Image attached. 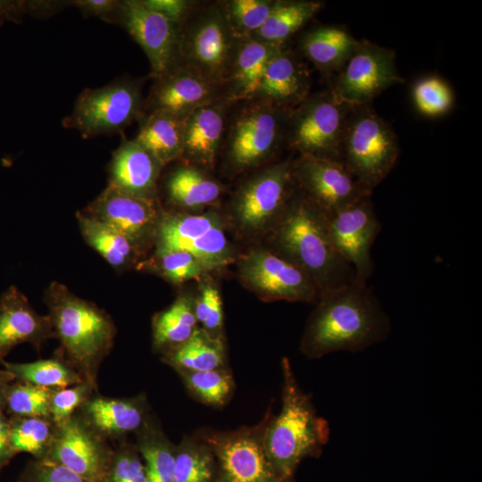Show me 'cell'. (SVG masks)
<instances>
[{
    "label": "cell",
    "instance_id": "6da1fadb",
    "mask_svg": "<svg viewBox=\"0 0 482 482\" xmlns=\"http://www.w3.org/2000/svg\"><path fill=\"white\" fill-rule=\"evenodd\" d=\"M316 303L301 345L309 357L362 351L390 333L389 318L367 283L355 281L322 293Z\"/></svg>",
    "mask_w": 482,
    "mask_h": 482
},
{
    "label": "cell",
    "instance_id": "7a4b0ae2",
    "mask_svg": "<svg viewBox=\"0 0 482 482\" xmlns=\"http://www.w3.org/2000/svg\"><path fill=\"white\" fill-rule=\"evenodd\" d=\"M328 216L295 187L271 229L273 250L307 273L320 295L357 281L332 242Z\"/></svg>",
    "mask_w": 482,
    "mask_h": 482
},
{
    "label": "cell",
    "instance_id": "3957f363",
    "mask_svg": "<svg viewBox=\"0 0 482 482\" xmlns=\"http://www.w3.org/2000/svg\"><path fill=\"white\" fill-rule=\"evenodd\" d=\"M282 370V407L278 415L264 425L263 445L278 476L291 482L304 458L320 453L328 440L329 428L299 387L287 359L283 360Z\"/></svg>",
    "mask_w": 482,
    "mask_h": 482
},
{
    "label": "cell",
    "instance_id": "277c9868",
    "mask_svg": "<svg viewBox=\"0 0 482 482\" xmlns=\"http://www.w3.org/2000/svg\"><path fill=\"white\" fill-rule=\"evenodd\" d=\"M45 300L62 351L93 385L96 368L112 345L115 327L112 319L57 281L46 288Z\"/></svg>",
    "mask_w": 482,
    "mask_h": 482
},
{
    "label": "cell",
    "instance_id": "5b68a950",
    "mask_svg": "<svg viewBox=\"0 0 482 482\" xmlns=\"http://www.w3.org/2000/svg\"><path fill=\"white\" fill-rule=\"evenodd\" d=\"M400 153L392 126L369 106H352L344 129L341 162L372 192L394 169Z\"/></svg>",
    "mask_w": 482,
    "mask_h": 482
},
{
    "label": "cell",
    "instance_id": "8992f818",
    "mask_svg": "<svg viewBox=\"0 0 482 482\" xmlns=\"http://www.w3.org/2000/svg\"><path fill=\"white\" fill-rule=\"evenodd\" d=\"M143 81L122 77L96 88H85L62 124L85 139L122 132L144 112Z\"/></svg>",
    "mask_w": 482,
    "mask_h": 482
},
{
    "label": "cell",
    "instance_id": "52a82bcc",
    "mask_svg": "<svg viewBox=\"0 0 482 482\" xmlns=\"http://www.w3.org/2000/svg\"><path fill=\"white\" fill-rule=\"evenodd\" d=\"M233 115L223 140L225 162L235 172L257 167L286 144L291 111L250 100Z\"/></svg>",
    "mask_w": 482,
    "mask_h": 482
},
{
    "label": "cell",
    "instance_id": "ba28073f",
    "mask_svg": "<svg viewBox=\"0 0 482 482\" xmlns=\"http://www.w3.org/2000/svg\"><path fill=\"white\" fill-rule=\"evenodd\" d=\"M198 5L181 25L182 64L225 87L239 38L220 2Z\"/></svg>",
    "mask_w": 482,
    "mask_h": 482
},
{
    "label": "cell",
    "instance_id": "9c48e42d",
    "mask_svg": "<svg viewBox=\"0 0 482 482\" xmlns=\"http://www.w3.org/2000/svg\"><path fill=\"white\" fill-rule=\"evenodd\" d=\"M352 106L328 91L309 95L289 113L286 145L299 154L341 162V145Z\"/></svg>",
    "mask_w": 482,
    "mask_h": 482
},
{
    "label": "cell",
    "instance_id": "30bf717a",
    "mask_svg": "<svg viewBox=\"0 0 482 482\" xmlns=\"http://www.w3.org/2000/svg\"><path fill=\"white\" fill-rule=\"evenodd\" d=\"M295 190L293 160L273 163L253 175L233 198L232 213L238 228L247 234L271 230Z\"/></svg>",
    "mask_w": 482,
    "mask_h": 482
},
{
    "label": "cell",
    "instance_id": "8fae6325",
    "mask_svg": "<svg viewBox=\"0 0 482 482\" xmlns=\"http://www.w3.org/2000/svg\"><path fill=\"white\" fill-rule=\"evenodd\" d=\"M155 252L182 251L207 270L233 261L232 250L220 217L213 213H161L154 239Z\"/></svg>",
    "mask_w": 482,
    "mask_h": 482
},
{
    "label": "cell",
    "instance_id": "7c38bea8",
    "mask_svg": "<svg viewBox=\"0 0 482 482\" xmlns=\"http://www.w3.org/2000/svg\"><path fill=\"white\" fill-rule=\"evenodd\" d=\"M242 283L265 301L317 302L320 291L297 265L274 250L253 249L238 262Z\"/></svg>",
    "mask_w": 482,
    "mask_h": 482
},
{
    "label": "cell",
    "instance_id": "4fadbf2b",
    "mask_svg": "<svg viewBox=\"0 0 482 482\" xmlns=\"http://www.w3.org/2000/svg\"><path fill=\"white\" fill-rule=\"evenodd\" d=\"M403 82L394 50L359 40L354 52L337 73L330 90L345 104L359 106L369 104L388 87Z\"/></svg>",
    "mask_w": 482,
    "mask_h": 482
},
{
    "label": "cell",
    "instance_id": "5bb4252c",
    "mask_svg": "<svg viewBox=\"0 0 482 482\" xmlns=\"http://www.w3.org/2000/svg\"><path fill=\"white\" fill-rule=\"evenodd\" d=\"M264 425L202 435L203 441L215 456L220 482H286L275 470L265 451Z\"/></svg>",
    "mask_w": 482,
    "mask_h": 482
},
{
    "label": "cell",
    "instance_id": "9a60e30c",
    "mask_svg": "<svg viewBox=\"0 0 482 482\" xmlns=\"http://www.w3.org/2000/svg\"><path fill=\"white\" fill-rule=\"evenodd\" d=\"M145 52L153 79L182 64L181 27L145 7L141 0L121 1L118 24Z\"/></svg>",
    "mask_w": 482,
    "mask_h": 482
},
{
    "label": "cell",
    "instance_id": "2e32d148",
    "mask_svg": "<svg viewBox=\"0 0 482 482\" xmlns=\"http://www.w3.org/2000/svg\"><path fill=\"white\" fill-rule=\"evenodd\" d=\"M328 227L337 251L353 269L357 281L367 283L374 271L371 249L381 229L371 195L329 215Z\"/></svg>",
    "mask_w": 482,
    "mask_h": 482
},
{
    "label": "cell",
    "instance_id": "e0dca14e",
    "mask_svg": "<svg viewBox=\"0 0 482 482\" xmlns=\"http://www.w3.org/2000/svg\"><path fill=\"white\" fill-rule=\"evenodd\" d=\"M293 176L296 188L328 215L372 195L338 161L299 155Z\"/></svg>",
    "mask_w": 482,
    "mask_h": 482
},
{
    "label": "cell",
    "instance_id": "ac0fdd59",
    "mask_svg": "<svg viewBox=\"0 0 482 482\" xmlns=\"http://www.w3.org/2000/svg\"><path fill=\"white\" fill-rule=\"evenodd\" d=\"M82 212L124 234L140 251L154 239L162 213L157 199L137 197L109 184Z\"/></svg>",
    "mask_w": 482,
    "mask_h": 482
},
{
    "label": "cell",
    "instance_id": "d6986e66",
    "mask_svg": "<svg viewBox=\"0 0 482 482\" xmlns=\"http://www.w3.org/2000/svg\"><path fill=\"white\" fill-rule=\"evenodd\" d=\"M224 97H228L225 87L181 64L154 79L144 112L162 111L187 119L195 110Z\"/></svg>",
    "mask_w": 482,
    "mask_h": 482
},
{
    "label": "cell",
    "instance_id": "ffe728a7",
    "mask_svg": "<svg viewBox=\"0 0 482 482\" xmlns=\"http://www.w3.org/2000/svg\"><path fill=\"white\" fill-rule=\"evenodd\" d=\"M48 453L50 460L90 482L103 480L106 450L87 422L71 416L56 425Z\"/></svg>",
    "mask_w": 482,
    "mask_h": 482
},
{
    "label": "cell",
    "instance_id": "44dd1931",
    "mask_svg": "<svg viewBox=\"0 0 482 482\" xmlns=\"http://www.w3.org/2000/svg\"><path fill=\"white\" fill-rule=\"evenodd\" d=\"M55 337L51 318L38 314L15 286L0 297V361L16 345L30 343L37 348Z\"/></svg>",
    "mask_w": 482,
    "mask_h": 482
},
{
    "label": "cell",
    "instance_id": "7402d4cb",
    "mask_svg": "<svg viewBox=\"0 0 482 482\" xmlns=\"http://www.w3.org/2000/svg\"><path fill=\"white\" fill-rule=\"evenodd\" d=\"M237 104L221 98L195 110L185 121L181 158L195 166L212 167L222 146L228 114Z\"/></svg>",
    "mask_w": 482,
    "mask_h": 482
},
{
    "label": "cell",
    "instance_id": "603a6c76",
    "mask_svg": "<svg viewBox=\"0 0 482 482\" xmlns=\"http://www.w3.org/2000/svg\"><path fill=\"white\" fill-rule=\"evenodd\" d=\"M310 87L307 70L285 46L269 62L252 100L292 111L310 95Z\"/></svg>",
    "mask_w": 482,
    "mask_h": 482
},
{
    "label": "cell",
    "instance_id": "cb8c5ba5",
    "mask_svg": "<svg viewBox=\"0 0 482 482\" xmlns=\"http://www.w3.org/2000/svg\"><path fill=\"white\" fill-rule=\"evenodd\" d=\"M161 162L134 139L122 137L109 166V185L134 196L157 199Z\"/></svg>",
    "mask_w": 482,
    "mask_h": 482
},
{
    "label": "cell",
    "instance_id": "d4e9b609",
    "mask_svg": "<svg viewBox=\"0 0 482 482\" xmlns=\"http://www.w3.org/2000/svg\"><path fill=\"white\" fill-rule=\"evenodd\" d=\"M285 46L252 36L239 38L225 82L228 97L235 103L252 100L269 62Z\"/></svg>",
    "mask_w": 482,
    "mask_h": 482
},
{
    "label": "cell",
    "instance_id": "484cf974",
    "mask_svg": "<svg viewBox=\"0 0 482 482\" xmlns=\"http://www.w3.org/2000/svg\"><path fill=\"white\" fill-rule=\"evenodd\" d=\"M359 44L340 26L326 25L307 31L300 40L303 55L325 76L337 73Z\"/></svg>",
    "mask_w": 482,
    "mask_h": 482
},
{
    "label": "cell",
    "instance_id": "4316f807",
    "mask_svg": "<svg viewBox=\"0 0 482 482\" xmlns=\"http://www.w3.org/2000/svg\"><path fill=\"white\" fill-rule=\"evenodd\" d=\"M134 138L164 167L181 158L184 147L186 119L171 113L154 111L145 113Z\"/></svg>",
    "mask_w": 482,
    "mask_h": 482
},
{
    "label": "cell",
    "instance_id": "83f0119b",
    "mask_svg": "<svg viewBox=\"0 0 482 482\" xmlns=\"http://www.w3.org/2000/svg\"><path fill=\"white\" fill-rule=\"evenodd\" d=\"M165 187L171 203L188 209L212 204L223 192L219 181L191 163L175 168L168 175Z\"/></svg>",
    "mask_w": 482,
    "mask_h": 482
},
{
    "label": "cell",
    "instance_id": "f1b7e54d",
    "mask_svg": "<svg viewBox=\"0 0 482 482\" xmlns=\"http://www.w3.org/2000/svg\"><path fill=\"white\" fill-rule=\"evenodd\" d=\"M76 217L86 243L111 266L124 270L137 261L141 251L124 234L83 212H78Z\"/></svg>",
    "mask_w": 482,
    "mask_h": 482
},
{
    "label": "cell",
    "instance_id": "f546056e",
    "mask_svg": "<svg viewBox=\"0 0 482 482\" xmlns=\"http://www.w3.org/2000/svg\"><path fill=\"white\" fill-rule=\"evenodd\" d=\"M88 426L110 436L139 428L144 422V410L136 400L96 397L83 404Z\"/></svg>",
    "mask_w": 482,
    "mask_h": 482
},
{
    "label": "cell",
    "instance_id": "4dcf8cb0",
    "mask_svg": "<svg viewBox=\"0 0 482 482\" xmlns=\"http://www.w3.org/2000/svg\"><path fill=\"white\" fill-rule=\"evenodd\" d=\"M164 361L177 371H205L223 368L225 349L220 337L196 328L179 345L165 352Z\"/></svg>",
    "mask_w": 482,
    "mask_h": 482
},
{
    "label": "cell",
    "instance_id": "1f68e13d",
    "mask_svg": "<svg viewBox=\"0 0 482 482\" xmlns=\"http://www.w3.org/2000/svg\"><path fill=\"white\" fill-rule=\"evenodd\" d=\"M316 0H275L272 10L261 29L252 37L262 41L286 46V42L323 7Z\"/></svg>",
    "mask_w": 482,
    "mask_h": 482
},
{
    "label": "cell",
    "instance_id": "d6a6232c",
    "mask_svg": "<svg viewBox=\"0 0 482 482\" xmlns=\"http://www.w3.org/2000/svg\"><path fill=\"white\" fill-rule=\"evenodd\" d=\"M194 306L185 296L158 313L153 321V345L165 352L187 341L196 328Z\"/></svg>",
    "mask_w": 482,
    "mask_h": 482
},
{
    "label": "cell",
    "instance_id": "836d02e7",
    "mask_svg": "<svg viewBox=\"0 0 482 482\" xmlns=\"http://www.w3.org/2000/svg\"><path fill=\"white\" fill-rule=\"evenodd\" d=\"M6 370L21 382L59 389L86 381L79 371L59 359L38 360L27 363L2 361Z\"/></svg>",
    "mask_w": 482,
    "mask_h": 482
},
{
    "label": "cell",
    "instance_id": "e575fe53",
    "mask_svg": "<svg viewBox=\"0 0 482 482\" xmlns=\"http://www.w3.org/2000/svg\"><path fill=\"white\" fill-rule=\"evenodd\" d=\"M217 462L204 442L185 437L175 452V482H213Z\"/></svg>",
    "mask_w": 482,
    "mask_h": 482
},
{
    "label": "cell",
    "instance_id": "d590c367",
    "mask_svg": "<svg viewBox=\"0 0 482 482\" xmlns=\"http://www.w3.org/2000/svg\"><path fill=\"white\" fill-rule=\"evenodd\" d=\"M138 443L145 460L147 482H175L176 449L162 431L154 427H147Z\"/></svg>",
    "mask_w": 482,
    "mask_h": 482
},
{
    "label": "cell",
    "instance_id": "8d00e7d4",
    "mask_svg": "<svg viewBox=\"0 0 482 482\" xmlns=\"http://www.w3.org/2000/svg\"><path fill=\"white\" fill-rule=\"evenodd\" d=\"M55 428L46 418L14 417L10 420L11 444L15 453L41 456L49 452Z\"/></svg>",
    "mask_w": 482,
    "mask_h": 482
},
{
    "label": "cell",
    "instance_id": "74e56055",
    "mask_svg": "<svg viewBox=\"0 0 482 482\" xmlns=\"http://www.w3.org/2000/svg\"><path fill=\"white\" fill-rule=\"evenodd\" d=\"M178 372L191 394L199 401L212 406L225 404L234 387L232 376L223 368Z\"/></svg>",
    "mask_w": 482,
    "mask_h": 482
},
{
    "label": "cell",
    "instance_id": "f35d334b",
    "mask_svg": "<svg viewBox=\"0 0 482 482\" xmlns=\"http://www.w3.org/2000/svg\"><path fill=\"white\" fill-rule=\"evenodd\" d=\"M141 269H147L172 284L200 278L207 270L190 253L182 251L155 252Z\"/></svg>",
    "mask_w": 482,
    "mask_h": 482
},
{
    "label": "cell",
    "instance_id": "ab89813d",
    "mask_svg": "<svg viewBox=\"0 0 482 482\" xmlns=\"http://www.w3.org/2000/svg\"><path fill=\"white\" fill-rule=\"evenodd\" d=\"M238 38L253 36L269 17L275 0H230L220 2Z\"/></svg>",
    "mask_w": 482,
    "mask_h": 482
},
{
    "label": "cell",
    "instance_id": "60d3db41",
    "mask_svg": "<svg viewBox=\"0 0 482 482\" xmlns=\"http://www.w3.org/2000/svg\"><path fill=\"white\" fill-rule=\"evenodd\" d=\"M54 389L19 382L11 384L5 406L15 417H50V400Z\"/></svg>",
    "mask_w": 482,
    "mask_h": 482
},
{
    "label": "cell",
    "instance_id": "b9f144b4",
    "mask_svg": "<svg viewBox=\"0 0 482 482\" xmlns=\"http://www.w3.org/2000/svg\"><path fill=\"white\" fill-rule=\"evenodd\" d=\"M412 100L417 111L427 117H438L448 112L454 101L451 87L437 76L419 79L412 87Z\"/></svg>",
    "mask_w": 482,
    "mask_h": 482
},
{
    "label": "cell",
    "instance_id": "7bdbcfd3",
    "mask_svg": "<svg viewBox=\"0 0 482 482\" xmlns=\"http://www.w3.org/2000/svg\"><path fill=\"white\" fill-rule=\"evenodd\" d=\"M194 312L203 328L211 335L219 332L223 324V309L220 292L212 284L204 285L194 305ZM217 337V336H215Z\"/></svg>",
    "mask_w": 482,
    "mask_h": 482
},
{
    "label": "cell",
    "instance_id": "ee69618b",
    "mask_svg": "<svg viewBox=\"0 0 482 482\" xmlns=\"http://www.w3.org/2000/svg\"><path fill=\"white\" fill-rule=\"evenodd\" d=\"M91 386L84 381L72 387L54 390L50 400V416L55 425L71 418L75 409L86 402Z\"/></svg>",
    "mask_w": 482,
    "mask_h": 482
},
{
    "label": "cell",
    "instance_id": "f6af8a7d",
    "mask_svg": "<svg viewBox=\"0 0 482 482\" xmlns=\"http://www.w3.org/2000/svg\"><path fill=\"white\" fill-rule=\"evenodd\" d=\"M111 482H147L145 465L135 453L124 451L117 456Z\"/></svg>",
    "mask_w": 482,
    "mask_h": 482
},
{
    "label": "cell",
    "instance_id": "bcb514c9",
    "mask_svg": "<svg viewBox=\"0 0 482 482\" xmlns=\"http://www.w3.org/2000/svg\"><path fill=\"white\" fill-rule=\"evenodd\" d=\"M141 2L151 11L180 27L198 4L187 0H141Z\"/></svg>",
    "mask_w": 482,
    "mask_h": 482
},
{
    "label": "cell",
    "instance_id": "7dc6e473",
    "mask_svg": "<svg viewBox=\"0 0 482 482\" xmlns=\"http://www.w3.org/2000/svg\"><path fill=\"white\" fill-rule=\"evenodd\" d=\"M71 5L78 8L85 17H96L105 22L118 24L121 1L117 0H75Z\"/></svg>",
    "mask_w": 482,
    "mask_h": 482
},
{
    "label": "cell",
    "instance_id": "c3c4849f",
    "mask_svg": "<svg viewBox=\"0 0 482 482\" xmlns=\"http://www.w3.org/2000/svg\"><path fill=\"white\" fill-rule=\"evenodd\" d=\"M34 482H90L66 467L47 459L36 469Z\"/></svg>",
    "mask_w": 482,
    "mask_h": 482
},
{
    "label": "cell",
    "instance_id": "681fc988",
    "mask_svg": "<svg viewBox=\"0 0 482 482\" xmlns=\"http://www.w3.org/2000/svg\"><path fill=\"white\" fill-rule=\"evenodd\" d=\"M25 14H27V1L0 0V22L20 23Z\"/></svg>",
    "mask_w": 482,
    "mask_h": 482
},
{
    "label": "cell",
    "instance_id": "f907efd6",
    "mask_svg": "<svg viewBox=\"0 0 482 482\" xmlns=\"http://www.w3.org/2000/svg\"><path fill=\"white\" fill-rule=\"evenodd\" d=\"M68 5H71V1H27V14L37 18L49 17Z\"/></svg>",
    "mask_w": 482,
    "mask_h": 482
},
{
    "label": "cell",
    "instance_id": "816d5d0a",
    "mask_svg": "<svg viewBox=\"0 0 482 482\" xmlns=\"http://www.w3.org/2000/svg\"><path fill=\"white\" fill-rule=\"evenodd\" d=\"M16 453L12 449L10 436V420L0 412V469L4 467Z\"/></svg>",
    "mask_w": 482,
    "mask_h": 482
},
{
    "label": "cell",
    "instance_id": "f5cc1de1",
    "mask_svg": "<svg viewBox=\"0 0 482 482\" xmlns=\"http://www.w3.org/2000/svg\"><path fill=\"white\" fill-rule=\"evenodd\" d=\"M15 379L8 370H0V412L6 403V394L12 381Z\"/></svg>",
    "mask_w": 482,
    "mask_h": 482
},
{
    "label": "cell",
    "instance_id": "db71d44e",
    "mask_svg": "<svg viewBox=\"0 0 482 482\" xmlns=\"http://www.w3.org/2000/svg\"><path fill=\"white\" fill-rule=\"evenodd\" d=\"M3 24H4L3 22H0V27H1Z\"/></svg>",
    "mask_w": 482,
    "mask_h": 482
}]
</instances>
